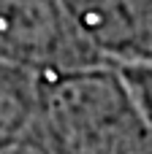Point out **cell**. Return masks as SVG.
I'll return each instance as SVG.
<instances>
[{
	"label": "cell",
	"instance_id": "7a4b0ae2",
	"mask_svg": "<svg viewBox=\"0 0 152 154\" xmlns=\"http://www.w3.org/2000/svg\"><path fill=\"white\" fill-rule=\"evenodd\" d=\"M76 30L109 68L152 62V0H63Z\"/></svg>",
	"mask_w": 152,
	"mask_h": 154
},
{
	"label": "cell",
	"instance_id": "6da1fadb",
	"mask_svg": "<svg viewBox=\"0 0 152 154\" xmlns=\"http://www.w3.org/2000/svg\"><path fill=\"white\" fill-rule=\"evenodd\" d=\"M0 62L44 81L109 68L87 46L63 0H0Z\"/></svg>",
	"mask_w": 152,
	"mask_h": 154
},
{
	"label": "cell",
	"instance_id": "3957f363",
	"mask_svg": "<svg viewBox=\"0 0 152 154\" xmlns=\"http://www.w3.org/2000/svg\"><path fill=\"white\" fill-rule=\"evenodd\" d=\"M117 70L122 73L128 89L136 97L139 111L144 114V119L150 122V127H152V62L131 65V68H117Z\"/></svg>",
	"mask_w": 152,
	"mask_h": 154
}]
</instances>
